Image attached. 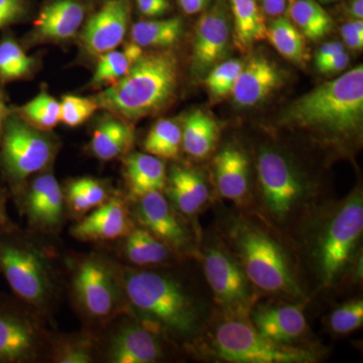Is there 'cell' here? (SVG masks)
<instances>
[{
  "mask_svg": "<svg viewBox=\"0 0 363 363\" xmlns=\"http://www.w3.org/2000/svg\"><path fill=\"white\" fill-rule=\"evenodd\" d=\"M67 185L78 191L89 203L92 210L111 199L116 193L106 182L91 177L73 179Z\"/></svg>",
  "mask_w": 363,
  "mask_h": 363,
  "instance_id": "obj_40",
  "label": "cell"
},
{
  "mask_svg": "<svg viewBox=\"0 0 363 363\" xmlns=\"http://www.w3.org/2000/svg\"><path fill=\"white\" fill-rule=\"evenodd\" d=\"M179 63L171 51L145 52L116 84L93 98L98 107L124 121H140L169 106L179 85Z\"/></svg>",
  "mask_w": 363,
  "mask_h": 363,
  "instance_id": "obj_8",
  "label": "cell"
},
{
  "mask_svg": "<svg viewBox=\"0 0 363 363\" xmlns=\"http://www.w3.org/2000/svg\"><path fill=\"white\" fill-rule=\"evenodd\" d=\"M9 108L6 104V96L0 85V140H1L2 133H4V123H6V117L9 116Z\"/></svg>",
  "mask_w": 363,
  "mask_h": 363,
  "instance_id": "obj_50",
  "label": "cell"
},
{
  "mask_svg": "<svg viewBox=\"0 0 363 363\" xmlns=\"http://www.w3.org/2000/svg\"><path fill=\"white\" fill-rule=\"evenodd\" d=\"M99 109L91 98L65 95L60 102V123L70 128H77L90 118Z\"/></svg>",
  "mask_w": 363,
  "mask_h": 363,
  "instance_id": "obj_39",
  "label": "cell"
},
{
  "mask_svg": "<svg viewBox=\"0 0 363 363\" xmlns=\"http://www.w3.org/2000/svg\"><path fill=\"white\" fill-rule=\"evenodd\" d=\"M363 193L354 189L339 201L320 208L298 234L295 250L303 274L318 290H330L362 267Z\"/></svg>",
  "mask_w": 363,
  "mask_h": 363,
  "instance_id": "obj_2",
  "label": "cell"
},
{
  "mask_svg": "<svg viewBox=\"0 0 363 363\" xmlns=\"http://www.w3.org/2000/svg\"><path fill=\"white\" fill-rule=\"evenodd\" d=\"M345 13L351 20H362L363 0H350L346 4Z\"/></svg>",
  "mask_w": 363,
  "mask_h": 363,
  "instance_id": "obj_49",
  "label": "cell"
},
{
  "mask_svg": "<svg viewBox=\"0 0 363 363\" xmlns=\"http://www.w3.org/2000/svg\"><path fill=\"white\" fill-rule=\"evenodd\" d=\"M185 351L230 363H314L322 355L317 346L283 345L264 337L250 317L225 316L217 311L202 335Z\"/></svg>",
  "mask_w": 363,
  "mask_h": 363,
  "instance_id": "obj_9",
  "label": "cell"
},
{
  "mask_svg": "<svg viewBox=\"0 0 363 363\" xmlns=\"http://www.w3.org/2000/svg\"><path fill=\"white\" fill-rule=\"evenodd\" d=\"M283 82V75L274 62L264 56L252 57L242 66L231 91L234 104L252 107L262 104Z\"/></svg>",
  "mask_w": 363,
  "mask_h": 363,
  "instance_id": "obj_23",
  "label": "cell"
},
{
  "mask_svg": "<svg viewBox=\"0 0 363 363\" xmlns=\"http://www.w3.org/2000/svg\"><path fill=\"white\" fill-rule=\"evenodd\" d=\"M325 1H340V0H325Z\"/></svg>",
  "mask_w": 363,
  "mask_h": 363,
  "instance_id": "obj_51",
  "label": "cell"
},
{
  "mask_svg": "<svg viewBox=\"0 0 363 363\" xmlns=\"http://www.w3.org/2000/svg\"><path fill=\"white\" fill-rule=\"evenodd\" d=\"M179 264L135 267L119 262V269L128 312L185 351L202 335L214 312L177 269Z\"/></svg>",
  "mask_w": 363,
  "mask_h": 363,
  "instance_id": "obj_1",
  "label": "cell"
},
{
  "mask_svg": "<svg viewBox=\"0 0 363 363\" xmlns=\"http://www.w3.org/2000/svg\"><path fill=\"white\" fill-rule=\"evenodd\" d=\"M13 202L28 229L58 238L69 214L63 187L49 169L32 177Z\"/></svg>",
  "mask_w": 363,
  "mask_h": 363,
  "instance_id": "obj_15",
  "label": "cell"
},
{
  "mask_svg": "<svg viewBox=\"0 0 363 363\" xmlns=\"http://www.w3.org/2000/svg\"><path fill=\"white\" fill-rule=\"evenodd\" d=\"M182 150V126L173 119L162 118L150 128L143 150L162 160H176Z\"/></svg>",
  "mask_w": 363,
  "mask_h": 363,
  "instance_id": "obj_35",
  "label": "cell"
},
{
  "mask_svg": "<svg viewBox=\"0 0 363 363\" xmlns=\"http://www.w3.org/2000/svg\"><path fill=\"white\" fill-rule=\"evenodd\" d=\"M197 259L202 264L216 311L225 316L250 317L262 298L233 252L220 240L200 245Z\"/></svg>",
  "mask_w": 363,
  "mask_h": 363,
  "instance_id": "obj_12",
  "label": "cell"
},
{
  "mask_svg": "<svg viewBox=\"0 0 363 363\" xmlns=\"http://www.w3.org/2000/svg\"><path fill=\"white\" fill-rule=\"evenodd\" d=\"M222 229L220 240L260 297L308 301L307 281L292 245L248 212L227 217Z\"/></svg>",
  "mask_w": 363,
  "mask_h": 363,
  "instance_id": "obj_4",
  "label": "cell"
},
{
  "mask_svg": "<svg viewBox=\"0 0 363 363\" xmlns=\"http://www.w3.org/2000/svg\"><path fill=\"white\" fill-rule=\"evenodd\" d=\"M341 37L344 44L350 49L362 50L363 47V21L351 20L340 28Z\"/></svg>",
  "mask_w": 363,
  "mask_h": 363,
  "instance_id": "obj_42",
  "label": "cell"
},
{
  "mask_svg": "<svg viewBox=\"0 0 363 363\" xmlns=\"http://www.w3.org/2000/svg\"><path fill=\"white\" fill-rule=\"evenodd\" d=\"M182 351L156 327L130 313L121 315L99 333L100 363H159Z\"/></svg>",
  "mask_w": 363,
  "mask_h": 363,
  "instance_id": "obj_11",
  "label": "cell"
},
{
  "mask_svg": "<svg viewBox=\"0 0 363 363\" xmlns=\"http://www.w3.org/2000/svg\"><path fill=\"white\" fill-rule=\"evenodd\" d=\"M234 20V43L241 52L267 39V26L255 0H231Z\"/></svg>",
  "mask_w": 363,
  "mask_h": 363,
  "instance_id": "obj_29",
  "label": "cell"
},
{
  "mask_svg": "<svg viewBox=\"0 0 363 363\" xmlns=\"http://www.w3.org/2000/svg\"><path fill=\"white\" fill-rule=\"evenodd\" d=\"M26 13V0H0V30L21 23Z\"/></svg>",
  "mask_w": 363,
  "mask_h": 363,
  "instance_id": "obj_41",
  "label": "cell"
},
{
  "mask_svg": "<svg viewBox=\"0 0 363 363\" xmlns=\"http://www.w3.org/2000/svg\"><path fill=\"white\" fill-rule=\"evenodd\" d=\"M184 23L180 18L140 21L131 28V42L140 48H169L180 40Z\"/></svg>",
  "mask_w": 363,
  "mask_h": 363,
  "instance_id": "obj_32",
  "label": "cell"
},
{
  "mask_svg": "<svg viewBox=\"0 0 363 363\" xmlns=\"http://www.w3.org/2000/svg\"><path fill=\"white\" fill-rule=\"evenodd\" d=\"M86 7L79 0H52L33 23L30 40L35 43H61L73 39L84 23Z\"/></svg>",
  "mask_w": 363,
  "mask_h": 363,
  "instance_id": "obj_22",
  "label": "cell"
},
{
  "mask_svg": "<svg viewBox=\"0 0 363 363\" xmlns=\"http://www.w3.org/2000/svg\"><path fill=\"white\" fill-rule=\"evenodd\" d=\"M143 54V48L131 42L124 45L121 51L116 49L98 57L99 60L91 85L93 87H108L116 84L128 74Z\"/></svg>",
  "mask_w": 363,
  "mask_h": 363,
  "instance_id": "obj_31",
  "label": "cell"
},
{
  "mask_svg": "<svg viewBox=\"0 0 363 363\" xmlns=\"http://www.w3.org/2000/svg\"><path fill=\"white\" fill-rule=\"evenodd\" d=\"M121 159L128 199L155 191L164 192L168 178L164 160L147 152H128Z\"/></svg>",
  "mask_w": 363,
  "mask_h": 363,
  "instance_id": "obj_26",
  "label": "cell"
},
{
  "mask_svg": "<svg viewBox=\"0 0 363 363\" xmlns=\"http://www.w3.org/2000/svg\"><path fill=\"white\" fill-rule=\"evenodd\" d=\"M11 109L40 130H52L60 123V102L45 90L23 106Z\"/></svg>",
  "mask_w": 363,
  "mask_h": 363,
  "instance_id": "obj_36",
  "label": "cell"
},
{
  "mask_svg": "<svg viewBox=\"0 0 363 363\" xmlns=\"http://www.w3.org/2000/svg\"><path fill=\"white\" fill-rule=\"evenodd\" d=\"M230 28L223 4H217L198 21L193 44L192 70L202 78L228 52Z\"/></svg>",
  "mask_w": 363,
  "mask_h": 363,
  "instance_id": "obj_20",
  "label": "cell"
},
{
  "mask_svg": "<svg viewBox=\"0 0 363 363\" xmlns=\"http://www.w3.org/2000/svg\"><path fill=\"white\" fill-rule=\"evenodd\" d=\"M289 20L307 39L317 40L328 35L333 21L316 0H289Z\"/></svg>",
  "mask_w": 363,
  "mask_h": 363,
  "instance_id": "obj_30",
  "label": "cell"
},
{
  "mask_svg": "<svg viewBox=\"0 0 363 363\" xmlns=\"http://www.w3.org/2000/svg\"><path fill=\"white\" fill-rule=\"evenodd\" d=\"M57 238L21 228H0V274L11 294L30 306L52 328L65 294V255Z\"/></svg>",
  "mask_w": 363,
  "mask_h": 363,
  "instance_id": "obj_3",
  "label": "cell"
},
{
  "mask_svg": "<svg viewBox=\"0 0 363 363\" xmlns=\"http://www.w3.org/2000/svg\"><path fill=\"white\" fill-rule=\"evenodd\" d=\"M11 195L9 189L6 187H0V228H4L13 223L11 216L7 211V204L11 199Z\"/></svg>",
  "mask_w": 363,
  "mask_h": 363,
  "instance_id": "obj_47",
  "label": "cell"
},
{
  "mask_svg": "<svg viewBox=\"0 0 363 363\" xmlns=\"http://www.w3.org/2000/svg\"><path fill=\"white\" fill-rule=\"evenodd\" d=\"M362 325L363 301L359 298L338 306L328 318L329 330L335 335H347L362 328Z\"/></svg>",
  "mask_w": 363,
  "mask_h": 363,
  "instance_id": "obj_37",
  "label": "cell"
},
{
  "mask_svg": "<svg viewBox=\"0 0 363 363\" xmlns=\"http://www.w3.org/2000/svg\"><path fill=\"white\" fill-rule=\"evenodd\" d=\"M164 193L201 238L198 220L211 201V191L201 172L190 167L174 164L168 172Z\"/></svg>",
  "mask_w": 363,
  "mask_h": 363,
  "instance_id": "obj_21",
  "label": "cell"
},
{
  "mask_svg": "<svg viewBox=\"0 0 363 363\" xmlns=\"http://www.w3.org/2000/svg\"><path fill=\"white\" fill-rule=\"evenodd\" d=\"M136 225L162 241L179 259H197L201 238L161 191L130 199Z\"/></svg>",
  "mask_w": 363,
  "mask_h": 363,
  "instance_id": "obj_14",
  "label": "cell"
},
{
  "mask_svg": "<svg viewBox=\"0 0 363 363\" xmlns=\"http://www.w3.org/2000/svg\"><path fill=\"white\" fill-rule=\"evenodd\" d=\"M37 61L28 56L11 33L0 39V85L23 80L33 75Z\"/></svg>",
  "mask_w": 363,
  "mask_h": 363,
  "instance_id": "obj_34",
  "label": "cell"
},
{
  "mask_svg": "<svg viewBox=\"0 0 363 363\" xmlns=\"http://www.w3.org/2000/svg\"><path fill=\"white\" fill-rule=\"evenodd\" d=\"M58 150V140L9 108L0 140V175L13 200L32 177L50 169Z\"/></svg>",
  "mask_w": 363,
  "mask_h": 363,
  "instance_id": "obj_10",
  "label": "cell"
},
{
  "mask_svg": "<svg viewBox=\"0 0 363 363\" xmlns=\"http://www.w3.org/2000/svg\"><path fill=\"white\" fill-rule=\"evenodd\" d=\"M255 174L257 190L248 213L295 248L298 234L328 200L322 199L319 184L295 159L274 145L259 147Z\"/></svg>",
  "mask_w": 363,
  "mask_h": 363,
  "instance_id": "obj_5",
  "label": "cell"
},
{
  "mask_svg": "<svg viewBox=\"0 0 363 363\" xmlns=\"http://www.w3.org/2000/svg\"><path fill=\"white\" fill-rule=\"evenodd\" d=\"M114 243V257L126 266L157 267L185 262L179 259L159 238L138 225Z\"/></svg>",
  "mask_w": 363,
  "mask_h": 363,
  "instance_id": "obj_24",
  "label": "cell"
},
{
  "mask_svg": "<svg viewBox=\"0 0 363 363\" xmlns=\"http://www.w3.org/2000/svg\"><path fill=\"white\" fill-rule=\"evenodd\" d=\"M288 2L289 0H262V9L269 18H279L285 14Z\"/></svg>",
  "mask_w": 363,
  "mask_h": 363,
  "instance_id": "obj_46",
  "label": "cell"
},
{
  "mask_svg": "<svg viewBox=\"0 0 363 363\" xmlns=\"http://www.w3.org/2000/svg\"><path fill=\"white\" fill-rule=\"evenodd\" d=\"M308 301L272 300L253 306L250 320L264 337L292 346H315L305 343L310 328L305 315Z\"/></svg>",
  "mask_w": 363,
  "mask_h": 363,
  "instance_id": "obj_16",
  "label": "cell"
},
{
  "mask_svg": "<svg viewBox=\"0 0 363 363\" xmlns=\"http://www.w3.org/2000/svg\"><path fill=\"white\" fill-rule=\"evenodd\" d=\"M136 225L128 196L116 192L111 199L74 222L70 234L74 240L86 243H114Z\"/></svg>",
  "mask_w": 363,
  "mask_h": 363,
  "instance_id": "obj_17",
  "label": "cell"
},
{
  "mask_svg": "<svg viewBox=\"0 0 363 363\" xmlns=\"http://www.w3.org/2000/svg\"><path fill=\"white\" fill-rule=\"evenodd\" d=\"M220 128L206 112L194 111L182 125V150L195 160H205L213 154L219 142Z\"/></svg>",
  "mask_w": 363,
  "mask_h": 363,
  "instance_id": "obj_28",
  "label": "cell"
},
{
  "mask_svg": "<svg viewBox=\"0 0 363 363\" xmlns=\"http://www.w3.org/2000/svg\"><path fill=\"white\" fill-rule=\"evenodd\" d=\"M214 183L219 196L240 211L250 212L252 203V167L247 152L227 145L213 160Z\"/></svg>",
  "mask_w": 363,
  "mask_h": 363,
  "instance_id": "obj_19",
  "label": "cell"
},
{
  "mask_svg": "<svg viewBox=\"0 0 363 363\" xmlns=\"http://www.w3.org/2000/svg\"><path fill=\"white\" fill-rule=\"evenodd\" d=\"M51 328L20 298L0 292V363H45Z\"/></svg>",
  "mask_w": 363,
  "mask_h": 363,
  "instance_id": "obj_13",
  "label": "cell"
},
{
  "mask_svg": "<svg viewBox=\"0 0 363 363\" xmlns=\"http://www.w3.org/2000/svg\"><path fill=\"white\" fill-rule=\"evenodd\" d=\"M281 123L307 131L324 145L345 150L359 142L363 128V67L325 82L298 98Z\"/></svg>",
  "mask_w": 363,
  "mask_h": 363,
  "instance_id": "obj_6",
  "label": "cell"
},
{
  "mask_svg": "<svg viewBox=\"0 0 363 363\" xmlns=\"http://www.w3.org/2000/svg\"><path fill=\"white\" fill-rule=\"evenodd\" d=\"M242 66L240 61L231 60L217 64L208 72L205 83L212 96L220 98L230 94Z\"/></svg>",
  "mask_w": 363,
  "mask_h": 363,
  "instance_id": "obj_38",
  "label": "cell"
},
{
  "mask_svg": "<svg viewBox=\"0 0 363 363\" xmlns=\"http://www.w3.org/2000/svg\"><path fill=\"white\" fill-rule=\"evenodd\" d=\"M179 6L186 14H196L201 13L207 6L209 0H178Z\"/></svg>",
  "mask_w": 363,
  "mask_h": 363,
  "instance_id": "obj_48",
  "label": "cell"
},
{
  "mask_svg": "<svg viewBox=\"0 0 363 363\" xmlns=\"http://www.w3.org/2000/svg\"><path fill=\"white\" fill-rule=\"evenodd\" d=\"M135 2L140 13L147 18H159L171 9L169 0H135Z\"/></svg>",
  "mask_w": 363,
  "mask_h": 363,
  "instance_id": "obj_43",
  "label": "cell"
},
{
  "mask_svg": "<svg viewBox=\"0 0 363 363\" xmlns=\"http://www.w3.org/2000/svg\"><path fill=\"white\" fill-rule=\"evenodd\" d=\"M133 143V126L121 117L109 116L97 124L91 138L90 150L101 161H113L130 152Z\"/></svg>",
  "mask_w": 363,
  "mask_h": 363,
  "instance_id": "obj_27",
  "label": "cell"
},
{
  "mask_svg": "<svg viewBox=\"0 0 363 363\" xmlns=\"http://www.w3.org/2000/svg\"><path fill=\"white\" fill-rule=\"evenodd\" d=\"M344 51H345V48H344V45L341 44L340 42L327 43V44L322 45V47L318 50L316 56H315V64L327 61V60Z\"/></svg>",
  "mask_w": 363,
  "mask_h": 363,
  "instance_id": "obj_45",
  "label": "cell"
},
{
  "mask_svg": "<svg viewBox=\"0 0 363 363\" xmlns=\"http://www.w3.org/2000/svg\"><path fill=\"white\" fill-rule=\"evenodd\" d=\"M130 20L128 0H106L81 30L80 42L89 56L100 57L116 50L128 33Z\"/></svg>",
  "mask_w": 363,
  "mask_h": 363,
  "instance_id": "obj_18",
  "label": "cell"
},
{
  "mask_svg": "<svg viewBox=\"0 0 363 363\" xmlns=\"http://www.w3.org/2000/svg\"><path fill=\"white\" fill-rule=\"evenodd\" d=\"M350 55L345 51L332 57L327 61L316 64L318 71L324 74L339 73V72L345 70L346 67L350 65Z\"/></svg>",
  "mask_w": 363,
  "mask_h": 363,
  "instance_id": "obj_44",
  "label": "cell"
},
{
  "mask_svg": "<svg viewBox=\"0 0 363 363\" xmlns=\"http://www.w3.org/2000/svg\"><path fill=\"white\" fill-rule=\"evenodd\" d=\"M65 294L83 328L100 333L128 312L119 262L104 250L66 252Z\"/></svg>",
  "mask_w": 363,
  "mask_h": 363,
  "instance_id": "obj_7",
  "label": "cell"
},
{
  "mask_svg": "<svg viewBox=\"0 0 363 363\" xmlns=\"http://www.w3.org/2000/svg\"><path fill=\"white\" fill-rule=\"evenodd\" d=\"M99 333L83 327L74 332L50 330L45 362L99 363Z\"/></svg>",
  "mask_w": 363,
  "mask_h": 363,
  "instance_id": "obj_25",
  "label": "cell"
},
{
  "mask_svg": "<svg viewBox=\"0 0 363 363\" xmlns=\"http://www.w3.org/2000/svg\"><path fill=\"white\" fill-rule=\"evenodd\" d=\"M267 39L289 61L303 65L307 62V45L305 37L285 16H279L267 26Z\"/></svg>",
  "mask_w": 363,
  "mask_h": 363,
  "instance_id": "obj_33",
  "label": "cell"
}]
</instances>
